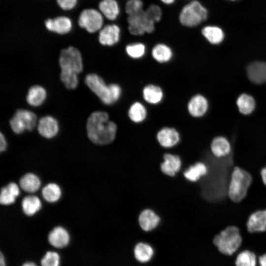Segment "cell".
Returning <instances> with one entry per match:
<instances>
[{
  "label": "cell",
  "mask_w": 266,
  "mask_h": 266,
  "mask_svg": "<svg viewBox=\"0 0 266 266\" xmlns=\"http://www.w3.org/2000/svg\"><path fill=\"white\" fill-rule=\"evenodd\" d=\"M36 116L33 112L18 109L9 121L12 131L16 134H20L25 130L32 131L35 127Z\"/></svg>",
  "instance_id": "obj_8"
},
{
  "label": "cell",
  "mask_w": 266,
  "mask_h": 266,
  "mask_svg": "<svg viewBox=\"0 0 266 266\" xmlns=\"http://www.w3.org/2000/svg\"></svg>",
  "instance_id": "obj_49"
},
{
  "label": "cell",
  "mask_w": 266,
  "mask_h": 266,
  "mask_svg": "<svg viewBox=\"0 0 266 266\" xmlns=\"http://www.w3.org/2000/svg\"><path fill=\"white\" fill-rule=\"evenodd\" d=\"M18 186L14 182L9 183L6 186L2 187L0 190V203L2 205H8L15 202L17 197L19 195Z\"/></svg>",
  "instance_id": "obj_23"
},
{
  "label": "cell",
  "mask_w": 266,
  "mask_h": 266,
  "mask_svg": "<svg viewBox=\"0 0 266 266\" xmlns=\"http://www.w3.org/2000/svg\"><path fill=\"white\" fill-rule=\"evenodd\" d=\"M156 137L160 145L164 148L173 147L180 140V135L178 131L170 127L162 128L158 132Z\"/></svg>",
  "instance_id": "obj_12"
},
{
  "label": "cell",
  "mask_w": 266,
  "mask_h": 266,
  "mask_svg": "<svg viewBox=\"0 0 266 266\" xmlns=\"http://www.w3.org/2000/svg\"><path fill=\"white\" fill-rule=\"evenodd\" d=\"M59 64L61 71L78 74L83 70L81 55L77 49L72 46L62 50Z\"/></svg>",
  "instance_id": "obj_7"
},
{
  "label": "cell",
  "mask_w": 266,
  "mask_h": 266,
  "mask_svg": "<svg viewBox=\"0 0 266 266\" xmlns=\"http://www.w3.org/2000/svg\"><path fill=\"white\" fill-rule=\"evenodd\" d=\"M144 9L143 0H127L124 6V11L127 16L137 14Z\"/></svg>",
  "instance_id": "obj_35"
},
{
  "label": "cell",
  "mask_w": 266,
  "mask_h": 266,
  "mask_svg": "<svg viewBox=\"0 0 266 266\" xmlns=\"http://www.w3.org/2000/svg\"><path fill=\"white\" fill-rule=\"evenodd\" d=\"M187 109L193 117H200L204 115L208 109L207 100L201 95H195L189 100Z\"/></svg>",
  "instance_id": "obj_19"
},
{
  "label": "cell",
  "mask_w": 266,
  "mask_h": 266,
  "mask_svg": "<svg viewBox=\"0 0 266 266\" xmlns=\"http://www.w3.org/2000/svg\"><path fill=\"white\" fill-rule=\"evenodd\" d=\"M99 8L103 16L109 20H116L121 13V8L117 0H101Z\"/></svg>",
  "instance_id": "obj_20"
},
{
  "label": "cell",
  "mask_w": 266,
  "mask_h": 266,
  "mask_svg": "<svg viewBox=\"0 0 266 266\" xmlns=\"http://www.w3.org/2000/svg\"><path fill=\"white\" fill-rule=\"evenodd\" d=\"M126 51L128 55L133 59H139L144 56L146 47L144 44L140 42L131 43L127 45Z\"/></svg>",
  "instance_id": "obj_36"
},
{
  "label": "cell",
  "mask_w": 266,
  "mask_h": 266,
  "mask_svg": "<svg viewBox=\"0 0 266 266\" xmlns=\"http://www.w3.org/2000/svg\"><path fill=\"white\" fill-rule=\"evenodd\" d=\"M259 262L260 266H266V254L260 257Z\"/></svg>",
  "instance_id": "obj_44"
},
{
  "label": "cell",
  "mask_w": 266,
  "mask_h": 266,
  "mask_svg": "<svg viewBox=\"0 0 266 266\" xmlns=\"http://www.w3.org/2000/svg\"><path fill=\"white\" fill-rule=\"evenodd\" d=\"M253 182L252 175L238 166L232 170L228 187V195L230 200L239 202L244 200Z\"/></svg>",
  "instance_id": "obj_3"
},
{
  "label": "cell",
  "mask_w": 266,
  "mask_h": 266,
  "mask_svg": "<svg viewBox=\"0 0 266 266\" xmlns=\"http://www.w3.org/2000/svg\"><path fill=\"white\" fill-rule=\"evenodd\" d=\"M208 172L206 165L201 161L196 162L189 166L183 172V176L188 181L192 182L199 181Z\"/></svg>",
  "instance_id": "obj_22"
},
{
  "label": "cell",
  "mask_w": 266,
  "mask_h": 266,
  "mask_svg": "<svg viewBox=\"0 0 266 266\" xmlns=\"http://www.w3.org/2000/svg\"><path fill=\"white\" fill-rule=\"evenodd\" d=\"M236 103L239 111L244 115L251 114L255 107V102L253 98L246 94H242L238 98Z\"/></svg>",
  "instance_id": "obj_33"
},
{
  "label": "cell",
  "mask_w": 266,
  "mask_h": 266,
  "mask_svg": "<svg viewBox=\"0 0 266 266\" xmlns=\"http://www.w3.org/2000/svg\"><path fill=\"white\" fill-rule=\"evenodd\" d=\"M203 36L211 44H217L222 41L224 33L222 30L215 26H206L201 30Z\"/></svg>",
  "instance_id": "obj_29"
},
{
  "label": "cell",
  "mask_w": 266,
  "mask_h": 266,
  "mask_svg": "<svg viewBox=\"0 0 266 266\" xmlns=\"http://www.w3.org/2000/svg\"><path fill=\"white\" fill-rule=\"evenodd\" d=\"M153 254L152 247L147 243L140 242L137 244L134 247V256L139 262H148L152 258Z\"/></svg>",
  "instance_id": "obj_30"
},
{
  "label": "cell",
  "mask_w": 266,
  "mask_h": 266,
  "mask_svg": "<svg viewBox=\"0 0 266 266\" xmlns=\"http://www.w3.org/2000/svg\"><path fill=\"white\" fill-rule=\"evenodd\" d=\"M210 147L212 155L216 158L227 157L232 152V145L230 141L223 136L215 137Z\"/></svg>",
  "instance_id": "obj_15"
},
{
  "label": "cell",
  "mask_w": 266,
  "mask_h": 266,
  "mask_svg": "<svg viewBox=\"0 0 266 266\" xmlns=\"http://www.w3.org/2000/svg\"><path fill=\"white\" fill-rule=\"evenodd\" d=\"M69 239L68 232L61 226L55 227L48 236L49 243L57 248H63L66 246L69 243Z\"/></svg>",
  "instance_id": "obj_16"
},
{
  "label": "cell",
  "mask_w": 266,
  "mask_h": 266,
  "mask_svg": "<svg viewBox=\"0 0 266 266\" xmlns=\"http://www.w3.org/2000/svg\"><path fill=\"white\" fill-rule=\"evenodd\" d=\"M0 266H6L5 259L1 252L0 254Z\"/></svg>",
  "instance_id": "obj_45"
},
{
  "label": "cell",
  "mask_w": 266,
  "mask_h": 266,
  "mask_svg": "<svg viewBox=\"0 0 266 266\" xmlns=\"http://www.w3.org/2000/svg\"><path fill=\"white\" fill-rule=\"evenodd\" d=\"M57 2L62 9L69 10L75 6L77 0H57Z\"/></svg>",
  "instance_id": "obj_40"
},
{
  "label": "cell",
  "mask_w": 266,
  "mask_h": 266,
  "mask_svg": "<svg viewBox=\"0 0 266 266\" xmlns=\"http://www.w3.org/2000/svg\"><path fill=\"white\" fill-rule=\"evenodd\" d=\"M242 238L237 227L228 226L214 237L213 242L223 254L231 255L239 248Z\"/></svg>",
  "instance_id": "obj_5"
},
{
  "label": "cell",
  "mask_w": 266,
  "mask_h": 266,
  "mask_svg": "<svg viewBox=\"0 0 266 266\" xmlns=\"http://www.w3.org/2000/svg\"><path fill=\"white\" fill-rule=\"evenodd\" d=\"M206 8L199 0L189 1L181 8L178 15L179 23L187 28H194L200 25L208 17Z\"/></svg>",
  "instance_id": "obj_4"
},
{
  "label": "cell",
  "mask_w": 266,
  "mask_h": 266,
  "mask_svg": "<svg viewBox=\"0 0 266 266\" xmlns=\"http://www.w3.org/2000/svg\"><path fill=\"white\" fill-rule=\"evenodd\" d=\"M60 258L56 252L48 251L41 260L42 266H59Z\"/></svg>",
  "instance_id": "obj_39"
},
{
  "label": "cell",
  "mask_w": 266,
  "mask_h": 266,
  "mask_svg": "<svg viewBox=\"0 0 266 266\" xmlns=\"http://www.w3.org/2000/svg\"><path fill=\"white\" fill-rule=\"evenodd\" d=\"M163 4L166 6L172 5L177 0H158Z\"/></svg>",
  "instance_id": "obj_43"
},
{
  "label": "cell",
  "mask_w": 266,
  "mask_h": 266,
  "mask_svg": "<svg viewBox=\"0 0 266 266\" xmlns=\"http://www.w3.org/2000/svg\"><path fill=\"white\" fill-rule=\"evenodd\" d=\"M46 97V92L44 88L39 85H34L28 91L27 101L32 106H38L44 102Z\"/></svg>",
  "instance_id": "obj_26"
},
{
  "label": "cell",
  "mask_w": 266,
  "mask_h": 266,
  "mask_svg": "<svg viewBox=\"0 0 266 266\" xmlns=\"http://www.w3.org/2000/svg\"><path fill=\"white\" fill-rule=\"evenodd\" d=\"M86 130L88 137L93 143L106 145L114 141L117 126L109 120L107 112L98 111L93 112L88 118Z\"/></svg>",
  "instance_id": "obj_1"
},
{
  "label": "cell",
  "mask_w": 266,
  "mask_h": 266,
  "mask_svg": "<svg viewBox=\"0 0 266 266\" xmlns=\"http://www.w3.org/2000/svg\"><path fill=\"white\" fill-rule=\"evenodd\" d=\"M121 34L120 27L115 24L103 26L99 32V40L103 45L112 46L118 43Z\"/></svg>",
  "instance_id": "obj_10"
},
{
  "label": "cell",
  "mask_w": 266,
  "mask_h": 266,
  "mask_svg": "<svg viewBox=\"0 0 266 266\" xmlns=\"http://www.w3.org/2000/svg\"><path fill=\"white\" fill-rule=\"evenodd\" d=\"M143 98L148 103L156 104L160 103L163 98V92L158 86L149 84L142 91Z\"/></svg>",
  "instance_id": "obj_25"
},
{
  "label": "cell",
  "mask_w": 266,
  "mask_h": 266,
  "mask_svg": "<svg viewBox=\"0 0 266 266\" xmlns=\"http://www.w3.org/2000/svg\"><path fill=\"white\" fill-rule=\"evenodd\" d=\"M189 0V1H191V0Z\"/></svg>",
  "instance_id": "obj_48"
},
{
  "label": "cell",
  "mask_w": 266,
  "mask_h": 266,
  "mask_svg": "<svg viewBox=\"0 0 266 266\" xmlns=\"http://www.w3.org/2000/svg\"><path fill=\"white\" fill-rule=\"evenodd\" d=\"M103 16L100 11L94 9L83 10L78 19V24L88 32L95 33L103 27Z\"/></svg>",
  "instance_id": "obj_9"
},
{
  "label": "cell",
  "mask_w": 266,
  "mask_h": 266,
  "mask_svg": "<svg viewBox=\"0 0 266 266\" xmlns=\"http://www.w3.org/2000/svg\"><path fill=\"white\" fill-rule=\"evenodd\" d=\"M247 73L249 79L256 84H261L266 81V63L255 62L247 67Z\"/></svg>",
  "instance_id": "obj_18"
},
{
  "label": "cell",
  "mask_w": 266,
  "mask_h": 266,
  "mask_svg": "<svg viewBox=\"0 0 266 266\" xmlns=\"http://www.w3.org/2000/svg\"><path fill=\"white\" fill-rule=\"evenodd\" d=\"M147 115V111L145 106L139 102L133 103L128 110V116L134 123H139L143 121Z\"/></svg>",
  "instance_id": "obj_31"
},
{
  "label": "cell",
  "mask_w": 266,
  "mask_h": 266,
  "mask_svg": "<svg viewBox=\"0 0 266 266\" xmlns=\"http://www.w3.org/2000/svg\"><path fill=\"white\" fill-rule=\"evenodd\" d=\"M160 221L159 216L150 209L142 210L138 217V222L141 229L150 231L155 228Z\"/></svg>",
  "instance_id": "obj_21"
},
{
  "label": "cell",
  "mask_w": 266,
  "mask_h": 266,
  "mask_svg": "<svg viewBox=\"0 0 266 266\" xmlns=\"http://www.w3.org/2000/svg\"><path fill=\"white\" fill-rule=\"evenodd\" d=\"M246 227L250 233L266 231V209L258 210L251 213L248 218Z\"/></svg>",
  "instance_id": "obj_14"
},
{
  "label": "cell",
  "mask_w": 266,
  "mask_h": 266,
  "mask_svg": "<svg viewBox=\"0 0 266 266\" xmlns=\"http://www.w3.org/2000/svg\"><path fill=\"white\" fill-rule=\"evenodd\" d=\"M147 15L156 23L160 22L163 16V10L157 3H151L145 8Z\"/></svg>",
  "instance_id": "obj_37"
},
{
  "label": "cell",
  "mask_w": 266,
  "mask_h": 266,
  "mask_svg": "<svg viewBox=\"0 0 266 266\" xmlns=\"http://www.w3.org/2000/svg\"><path fill=\"white\" fill-rule=\"evenodd\" d=\"M235 265L236 266H256V256L249 250L243 251L237 255Z\"/></svg>",
  "instance_id": "obj_34"
},
{
  "label": "cell",
  "mask_w": 266,
  "mask_h": 266,
  "mask_svg": "<svg viewBox=\"0 0 266 266\" xmlns=\"http://www.w3.org/2000/svg\"><path fill=\"white\" fill-rule=\"evenodd\" d=\"M22 266H37L33 262H26L24 263Z\"/></svg>",
  "instance_id": "obj_46"
},
{
  "label": "cell",
  "mask_w": 266,
  "mask_h": 266,
  "mask_svg": "<svg viewBox=\"0 0 266 266\" xmlns=\"http://www.w3.org/2000/svg\"><path fill=\"white\" fill-rule=\"evenodd\" d=\"M260 173L262 181L266 186V166L261 169Z\"/></svg>",
  "instance_id": "obj_42"
},
{
  "label": "cell",
  "mask_w": 266,
  "mask_h": 266,
  "mask_svg": "<svg viewBox=\"0 0 266 266\" xmlns=\"http://www.w3.org/2000/svg\"><path fill=\"white\" fill-rule=\"evenodd\" d=\"M127 22L129 32L135 36L153 33L156 24L146 13L145 9L137 14L127 16Z\"/></svg>",
  "instance_id": "obj_6"
},
{
  "label": "cell",
  "mask_w": 266,
  "mask_h": 266,
  "mask_svg": "<svg viewBox=\"0 0 266 266\" xmlns=\"http://www.w3.org/2000/svg\"><path fill=\"white\" fill-rule=\"evenodd\" d=\"M59 130L58 122L56 119L50 116L42 117L37 125L38 133L46 138H51L55 136Z\"/></svg>",
  "instance_id": "obj_11"
},
{
  "label": "cell",
  "mask_w": 266,
  "mask_h": 266,
  "mask_svg": "<svg viewBox=\"0 0 266 266\" xmlns=\"http://www.w3.org/2000/svg\"><path fill=\"white\" fill-rule=\"evenodd\" d=\"M85 82L91 90L105 104L114 103L121 96V88L119 85L113 83L107 85L96 74H88L85 78Z\"/></svg>",
  "instance_id": "obj_2"
},
{
  "label": "cell",
  "mask_w": 266,
  "mask_h": 266,
  "mask_svg": "<svg viewBox=\"0 0 266 266\" xmlns=\"http://www.w3.org/2000/svg\"><path fill=\"white\" fill-rule=\"evenodd\" d=\"M163 158V161L160 164L161 171L165 175L173 177L181 168L182 162L180 158L177 155L165 153Z\"/></svg>",
  "instance_id": "obj_13"
},
{
  "label": "cell",
  "mask_w": 266,
  "mask_h": 266,
  "mask_svg": "<svg viewBox=\"0 0 266 266\" xmlns=\"http://www.w3.org/2000/svg\"><path fill=\"white\" fill-rule=\"evenodd\" d=\"M21 205L23 212L29 216L33 215L41 208V202L39 199L33 195L24 197L22 200Z\"/></svg>",
  "instance_id": "obj_27"
},
{
  "label": "cell",
  "mask_w": 266,
  "mask_h": 266,
  "mask_svg": "<svg viewBox=\"0 0 266 266\" xmlns=\"http://www.w3.org/2000/svg\"><path fill=\"white\" fill-rule=\"evenodd\" d=\"M173 53L171 48L164 43L155 45L152 50V56L158 62L166 63L172 57Z\"/></svg>",
  "instance_id": "obj_28"
},
{
  "label": "cell",
  "mask_w": 266,
  "mask_h": 266,
  "mask_svg": "<svg viewBox=\"0 0 266 266\" xmlns=\"http://www.w3.org/2000/svg\"><path fill=\"white\" fill-rule=\"evenodd\" d=\"M60 76L62 81L67 89H74L77 86L78 83L77 74L61 71Z\"/></svg>",
  "instance_id": "obj_38"
},
{
  "label": "cell",
  "mask_w": 266,
  "mask_h": 266,
  "mask_svg": "<svg viewBox=\"0 0 266 266\" xmlns=\"http://www.w3.org/2000/svg\"><path fill=\"white\" fill-rule=\"evenodd\" d=\"M45 25L48 30L62 34L68 33L72 28L71 20L65 16L48 19L45 22Z\"/></svg>",
  "instance_id": "obj_17"
},
{
  "label": "cell",
  "mask_w": 266,
  "mask_h": 266,
  "mask_svg": "<svg viewBox=\"0 0 266 266\" xmlns=\"http://www.w3.org/2000/svg\"><path fill=\"white\" fill-rule=\"evenodd\" d=\"M41 193L44 199L51 203L58 201L62 195L60 187L54 183H50L45 186L42 189Z\"/></svg>",
  "instance_id": "obj_32"
},
{
  "label": "cell",
  "mask_w": 266,
  "mask_h": 266,
  "mask_svg": "<svg viewBox=\"0 0 266 266\" xmlns=\"http://www.w3.org/2000/svg\"><path fill=\"white\" fill-rule=\"evenodd\" d=\"M229 0L235 1V0Z\"/></svg>",
  "instance_id": "obj_47"
},
{
  "label": "cell",
  "mask_w": 266,
  "mask_h": 266,
  "mask_svg": "<svg viewBox=\"0 0 266 266\" xmlns=\"http://www.w3.org/2000/svg\"><path fill=\"white\" fill-rule=\"evenodd\" d=\"M7 147V143L4 136L1 132L0 133V151H4Z\"/></svg>",
  "instance_id": "obj_41"
},
{
  "label": "cell",
  "mask_w": 266,
  "mask_h": 266,
  "mask_svg": "<svg viewBox=\"0 0 266 266\" xmlns=\"http://www.w3.org/2000/svg\"><path fill=\"white\" fill-rule=\"evenodd\" d=\"M21 189L28 193H34L38 190L41 182L38 177L33 173H27L19 180Z\"/></svg>",
  "instance_id": "obj_24"
}]
</instances>
